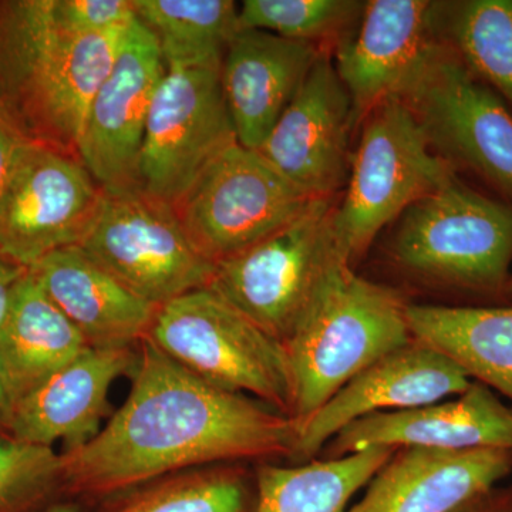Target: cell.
<instances>
[{"label": "cell", "mask_w": 512, "mask_h": 512, "mask_svg": "<svg viewBox=\"0 0 512 512\" xmlns=\"http://www.w3.org/2000/svg\"><path fill=\"white\" fill-rule=\"evenodd\" d=\"M137 19L160 43L165 63L222 59L239 30L232 0H133Z\"/></svg>", "instance_id": "obj_27"}, {"label": "cell", "mask_w": 512, "mask_h": 512, "mask_svg": "<svg viewBox=\"0 0 512 512\" xmlns=\"http://www.w3.org/2000/svg\"><path fill=\"white\" fill-rule=\"evenodd\" d=\"M22 144L12 131L0 121V197L5 190L18 148Z\"/></svg>", "instance_id": "obj_33"}, {"label": "cell", "mask_w": 512, "mask_h": 512, "mask_svg": "<svg viewBox=\"0 0 512 512\" xmlns=\"http://www.w3.org/2000/svg\"><path fill=\"white\" fill-rule=\"evenodd\" d=\"M254 473L220 464L158 478L100 503L99 512H255Z\"/></svg>", "instance_id": "obj_25"}, {"label": "cell", "mask_w": 512, "mask_h": 512, "mask_svg": "<svg viewBox=\"0 0 512 512\" xmlns=\"http://www.w3.org/2000/svg\"><path fill=\"white\" fill-rule=\"evenodd\" d=\"M407 316L414 339L450 357L473 382L512 402V305L410 303Z\"/></svg>", "instance_id": "obj_23"}, {"label": "cell", "mask_w": 512, "mask_h": 512, "mask_svg": "<svg viewBox=\"0 0 512 512\" xmlns=\"http://www.w3.org/2000/svg\"><path fill=\"white\" fill-rule=\"evenodd\" d=\"M511 471L510 450L397 448L348 512H454Z\"/></svg>", "instance_id": "obj_19"}, {"label": "cell", "mask_w": 512, "mask_h": 512, "mask_svg": "<svg viewBox=\"0 0 512 512\" xmlns=\"http://www.w3.org/2000/svg\"><path fill=\"white\" fill-rule=\"evenodd\" d=\"M80 248L138 298L160 306L207 288L215 264L192 244L173 205L143 188L107 194Z\"/></svg>", "instance_id": "obj_8"}, {"label": "cell", "mask_w": 512, "mask_h": 512, "mask_svg": "<svg viewBox=\"0 0 512 512\" xmlns=\"http://www.w3.org/2000/svg\"><path fill=\"white\" fill-rule=\"evenodd\" d=\"M127 29L80 35L50 0L0 3V121L25 143L79 157L87 110Z\"/></svg>", "instance_id": "obj_2"}, {"label": "cell", "mask_w": 512, "mask_h": 512, "mask_svg": "<svg viewBox=\"0 0 512 512\" xmlns=\"http://www.w3.org/2000/svg\"><path fill=\"white\" fill-rule=\"evenodd\" d=\"M53 495H62V456L0 434V512H26Z\"/></svg>", "instance_id": "obj_29"}, {"label": "cell", "mask_w": 512, "mask_h": 512, "mask_svg": "<svg viewBox=\"0 0 512 512\" xmlns=\"http://www.w3.org/2000/svg\"><path fill=\"white\" fill-rule=\"evenodd\" d=\"M165 70L157 37L136 16L94 94L79 144L80 161L107 194L141 188L147 117Z\"/></svg>", "instance_id": "obj_13"}, {"label": "cell", "mask_w": 512, "mask_h": 512, "mask_svg": "<svg viewBox=\"0 0 512 512\" xmlns=\"http://www.w3.org/2000/svg\"><path fill=\"white\" fill-rule=\"evenodd\" d=\"M504 301L511 303L512 305V274L510 276V281H508L507 286H505Z\"/></svg>", "instance_id": "obj_36"}, {"label": "cell", "mask_w": 512, "mask_h": 512, "mask_svg": "<svg viewBox=\"0 0 512 512\" xmlns=\"http://www.w3.org/2000/svg\"><path fill=\"white\" fill-rule=\"evenodd\" d=\"M426 131L431 147L464 165L512 200V111L477 79L443 39L400 94Z\"/></svg>", "instance_id": "obj_11"}, {"label": "cell", "mask_w": 512, "mask_h": 512, "mask_svg": "<svg viewBox=\"0 0 512 512\" xmlns=\"http://www.w3.org/2000/svg\"><path fill=\"white\" fill-rule=\"evenodd\" d=\"M394 451L375 447L295 466L255 464V512H348L353 495L370 483Z\"/></svg>", "instance_id": "obj_24"}, {"label": "cell", "mask_w": 512, "mask_h": 512, "mask_svg": "<svg viewBox=\"0 0 512 512\" xmlns=\"http://www.w3.org/2000/svg\"><path fill=\"white\" fill-rule=\"evenodd\" d=\"M409 306L397 289L362 278L346 259L333 265L282 343L289 416L298 426L357 373L413 339Z\"/></svg>", "instance_id": "obj_3"}, {"label": "cell", "mask_w": 512, "mask_h": 512, "mask_svg": "<svg viewBox=\"0 0 512 512\" xmlns=\"http://www.w3.org/2000/svg\"><path fill=\"white\" fill-rule=\"evenodd\" d=\"M87 348L79 330L29 269L15 286L8 319L0 332V365L15 402Z\"/></svg>", "instance_id": "obj_22"}, {"label": "cell", "mask_w": 512, "mask_h": 512, "mask_svg": "<svg viewBox=\"0 0 512 512\" xmlns=\"http://www.w3.org/2000/svg\"><path fill=\"white\" fill-rule=\"evenodd\" d=\"M103 200L79 157L22 141L0 197V252L30 269L52 252L79 247Z\"/></svg>", "instance_id": "obj_12"}, {"label": "cell", "mask_w": 512, "mask_h": 512, "mask_svg": "<svg viewBox=\"0 0 512 512\" xmlns=\"http://www.w3.org/2000/svg\"><path fill=\"white\" fill-rule=\"evenodd\" d=\"M28 271L29 269L16 265L0 252V332L8 319L15 286Z\"/></svg>", "instance_id": "obj_32"}, {"label": "cell", "mask_w": 512, "mask_h": 512, "mask_svg": "<svg viewBox=\"0 0 512 512\" xmlns=\"http://www.w3.org/2000/svg\"><path fill=\"white\" fill-rule=\"evenodd\" d=\"M15 406V399H13V394L10 392L3 367L0 365V434L10 436V426H12Z\"/></svg>", "instance_id": "obj_34"}, {"label": "cell", "mask_w": 512, "mask_h": 512, "mask_svg": "<svg viewBox=\"0 0 512 512\" xmlns=\"http://www.w3.org/2000/svg\"><path fill=\"white\" fill-rule=\"evenodd\" d=\"M433 448L512 451V407L483 383L473 382L457 399L353 421L320 451L340 458L367 448Z\"/></svg>", "instance_id": "obj_17"}, {"label": "cell", "mask_w": 512, "mask_h": 512, "mask_svg": "<svg viewBox=\"0 0 512 512\" xmlns=\"http://www.w3.org/2000/svg\"><path fill=\"white\" fill-rule=\"evenodd\" d=\"M313 200L259 151L235 143L174 208L192 244L217 264L285 227Z\"/></svg>", "instance_id": "obj_10"}, {"label": "cell", "mask_w": 512, "mask_h": 512, "mask_svg": "<svg viewBox=\"0 0 512 512\" xmlns=\"http://www.w3.org/2000/svg\"><path fill=\"white\" fill-rule=\"evenodd\" d=\"M440 32L468 70L512 109V0L441 3Z\"/></svg>", "instance_id": "obj_26"}, {"label": "cell", "mask_w": 512, "mask_h": 512, "mask_svg": "<svg viewBox=\"0 0 512 512\" xmlns=\"http://www.w3.org/2000/svg\"><path fill=\"white\" fill-rule=\"evenodd\" d=\"M333 198H316L288 225L215 264L211 291L284 343L342 255Z\"/></svg>", "instance_id": "obj_7"}, {"label": "cell", "mask_w": 512, "mask_h": 512, "mask_svg": "<svg viewBox=\"0 0 512 512\" xmlns=\"http://www.w3.org/2000/svg\"><path fill=\"white\" fill-rule=\"evenodd\" d=\"M362 126L332 222L340 252L353 268L387 224L456 173L400 97L377 104Z\"/></svg>", "instance_id": "obj_5"}, {"label": "cell", "mask_w": 512, "mask_h": 512, "mask_svg": "<svg viewBox=\"0 0 512 512\" xmlns=\"http://www.w3.org/2000/svg\"><path fill=\"white\" fill-rule=\"evenodd\" d=\"M365 3L356 0H245L238 10L239 29L262 30L318 45L340 40L355 29Z\"/></svg>", "instance_id": "obj_28"}, {"label": "cell", "mask_w": 512, "mask_h": 512, "mask_svg": "<svg viewBox=\"0 0 512 512\" xmlns=\"http://www.w3.org/2000/svg\"><path fill=\"white\" fill-rule=\"evenodd\" d=\"M320 52L313 43L238 30L221 63L222 90L238 144L259 150Z\"/></svg>", "instance_id": "obj_20"}, {"label": "cell", "mask_w": 512, "mask_h": 512, "mask_svg": "<svg viewBox=\"0 0 512 512\" xmlns=\"http://www.w3.org/2000/svg\"><path fill=\"white\" fill-rule=\"evenodd\" d=\"M60 25L80 35L126 29L136 19L133 0H50Z\"/></svg>", "instance_id": "obj_30"}, {"label": "cell", "mask_w": 512, "mask_h": 512, "mask_svg": "<svg viewBox=\"0 0 512 512\" xmlns=\"http://www.w3.org/2000/svg\"><path fill=\"white\" fill-rule=\"evenodd\" d=\"M390 258L427 284L503 298L512 264V205L464 184L456 173L400 217Z\"/></svg>", "instance_id": "obj_4"}, {"label": "cell", "mask_w": 512, "mask_h": 512, "mask_svg": "<svg viewBox=\"0 0 512 512\" xmlns=\"http://www.w3.org/2000/svg\"><path fill=\"white\" fill-rule=\"evenodd\" d=\"M222 59L167 63L148 113L141 188L178 204L225 148L238 143L221 84Z\"/></svg>", "instance_id": "obj_9"}, {"label": "cell", "mask_w": 512, "mask_h": 512, "mask_svg": "<svg viewBox=\"0 0 512 512\" xmlns=\"http://www.w3.org/2000/svg\"><path fill=\"white\" fill-rule=\"evenodd\" d=\"M89 348H136L158 308L138 298L80 247L59 249L30 268Z\"/></svg>", "instance_id": "obj_21"}, {"label": "cell", "mask_w": 512, "mask_h": 512, "mask_svg": "<svg viewBox=\"0 0 512 512\" xmlns=\"http://www.w3.org/2000/svg\"><path fill=\"white\" fill-rule=\"evenodd\" d=\"M86 507H89V505L82 503V501L62 498V500H57L55 503L46 505V507L33 512H84Z\"/></svg>", "instance_id": "obj_35"}, {"label": "cell", "mask_w": 512, "mask_h": 512, "mask_svg": "<svg viewBox=\"0 0 512 512\" xmlns=\"http://www.w3.org/2000/svg\"><path fill=\"white\" fill-rule=\"evenodd\" d=\"M473 380L456 362L420 340L387 353L357 373L298 426L291 463H308L353 421L441 402Z\"/></svg>", "instance_id": "obj_16"}, {"label": "cell", "mask_w": 512, "mask_h": 512, "mask_svg": "<svg viewBox=\"0 0 512 512\" xmlns=\"http://www.w3.org/2000/svg\"><path fill=\"white\" fill-rule=\"evenodd\" d=\"M441 3L370 0L336 47V72L352 100L355 124L377 104L399 97L443 43Z\"/></svg>", "instance_id": "obj_14"}, {"label": "cell", "mask_w": 512, "mask_h": 512, "mask_svg": "<svg viewBox=\"0 0 512 512\" xmlns=\"http://www.w3.org/2000/svg\"><path fill=\"white\" fill-rule=\"evenodd\" d=\"M454 512H512V481L488 488Z\"/></svg>", "instance_id": "obj_31"}, {"label": "cell", "mask_w": 512, "mask_h": 512, "mask_svg": "<svg viewBox=\"0 0 512 512\" xmlns=\"http://www.w3.org/2000/svg\"><path fill=\"white\" fill-rule=\"evenodd\" d=\"M136 348H87L16 403L10 436L73 450L94 439L110 413L111 386L131 375Z\"/></svg>", "instance_id": "obj_18"}, {"label": "cell", "mask_w": 512, "mask_h": 512, "mask_svg": "<svg viewBox=\"0 0 512 512\" xmlns=\"http://www.w3.org/2000/svg\"><path fill=\"white\" fill-rule=\"evenodd\" d=\"M126 402L83 446L63 451V498L100 504L194 468L291 460L298 424L247 394L204 382L146 338Z\"/></svg>", "instance_id": "obj_1"}, {"label": "cell", "mask_w": 512, "mask_h": 512, "mask_svg": "<svg viewBox=\"0 0 512 512\" xmlns=\"http://www.w3.org/2000/svg\"><path fill=\"white\" fill-rule=\"evenodd\" d=\"M147 338L204 382L247 394L289 416L284 345L210 288L160 306Z\"/></svg>", "instance_id": "obj_6"}, {"label": "cell", "mask_w": 512, "mask_h": 512, "mask_svg": "<svg viewBox=\"0 0 512 512\" xmlns=\"http://www.w3.org/2000/svg\"><path fill=\"white\" fill-rule=\"evenodd\" d=\"M352 100L329 52L322 50L305 82L276 121L259 154L313 198H333L348 183L355 128Z\"/></svg>", "instance_id": "obj_15"}]
</instances>
